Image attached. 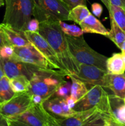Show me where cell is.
Returning <instances> with one entry per match:
<instances>
[{"instance_id":"32","label":"cell","mask_w":125,"mask_h":126,"mask_svg":"<svg viewBox=\"0 0 125 126\" xmlns=\"http://www.w3.org/2000/svg\"><path fill=\"white\" fill-rule=\"evenodd\" d=\"M91 11L94 16L98 18H100L103 12L102 6L98 2H94L91 5Z\"/></svg>"},{"instance_id":"24","label":"cell","mask_w":125,"mask_h":126,"mask_svg":"<svg viewBox=\"0 0 125 126\" xmlns=\"http://www.w3.org/2000/svg\"><path fill=\"white\" fill-rule=\"evenodd\" d=\"M14 94L10 85L9 79L4 75L0 79V103L9 100Z\"/></svg>"},{"instance_id":"8","label":"cell","mask_w":125,"mask_h":126,"mask_svg":"<svg viewBox=\"0 0 125 126\" xmlns=\"http://www.w3.org/2000/svg\"><path fill=\"white\" fill-rule=\"evenodd\" d=\"M33 105L31 95L28 92L15 94L9 100L0 103V113L6 119L25 111Z\"/></svg>"},{"instance_id":"2","label":"cell","mask_w":125,"mask_h":126,"mask_svg":"<svg viewBox=\"0 0 125 126\" xmlns=\"http://www.w3.org/2000/svg\"><path fill=\"white\" fill-rule=\"evenodd\" d=\"M66 74L53 70H40L31 79L28 92L31 95H38L44 99L51 97L58 87L65 81Z\"/></svg>"},{"instance_id":"34","label":"cell","mask_w":125,"mask_h":126,"mask_svg":"<svg viewBox=\"0 0 125 126\" xmlns=\"http://www.w3.org/2000/svg\"><path fill=\"white\" fill-rule=\"evenodd\" d=\"M112 5L118 6L125 9V0H110Z\"/></svg>"},{"instance_id":"35","label":"cell","mask_w":125,"mask_h":126,"mask_svg":"<svg viewBox=\"0 0 125 126\" xmlns=\"http://www.w3.org/2000/svg\"><path fill=\"white\" fill-rule=\"evenodd\" d=\"M5 45H9V44L4 33L0 30V49Z\"/></svg>"},{"instance_id":"40","label":"cell","mask_w":125,"mask_h":126,"mask_svg":"<svg viewBox=\"0 0 125 126\" xmlns=\"http://www.w3.org/2000/svg\"><path fill=\"white\" fill-rule=\"evenodd\" d=\"M120 50H121V54L123 55V57L124 60H125V41L124 42L123 44H122V46H121Z\"/></svg>"},{"instance_id":"43","label":"cell","mask_w":125,"mask_h":126,"mask_svg":"<svg viewBox=\"0 0 125 126\" xmlns=\"http://www.w3.org/2000/svg\"><path fill=\"white\" fill-rule=\"evenodd\" d=\"M4 4V0H0V7Z\"/></svg>"},{"instance_id":"31","label":"cell","mask_w":125,"mask_h":126,"mask_svg":"<svg viewBox=\"0 0 125 126\" xmlns=\"http://www.w3.org/2000/svg\"><path fill=\"white\" fill-rule=\"evenodd\" d=\"M64 2L70 9L78 5H85L87 3V0H61Z\"/></svg>"},{"instance_id":"44","label":"cell","mask_w":125,"mask_h":126,"mask_svg":"<svg viewBox=\"0 0 125 126\" xmlns=\"http://www.w3.org/2000/svg\"><path fill=\"white\" fill-rule=\"evenodd\" d=\"M107 116H108V115H107ZM107 116H105V126H109V124H108L107 119Z\"/></svg>"},{"instance_id":"6","label":"cell","mask_w":125,"mask_h":126,"mask_svg":"<svg viewBox=\"0 0 125 126\" xmlns=\"http://www.w3.org/2000/svg\"><path fill=\"white\" fill-rule=\"evenodd\" d=\"M53 117L42 105H33L23 113L6 118L7 126H50Z\"/></svg>"},{"instance_id":"22","label":"cell","mask_w":125,"mask_h":126,"mask_svg":"<svg viewBox=\"0 0 125 126\" xmlns=\"http://www.w3.org/2000/svg\"><path fill=\"white\" fill-rule=\"evenodd\" d=\"M89 14H91V12L85 5H78L70 9L68 20L73 21L79 25Z\"/></svg>"},{"instance_id":"11","label":"cell","mask_w":125,"mask_h":126,"mask_svg":"<svg viewBox=\"0 0 125 126\" xmlns=\"http://www.w3.org/2000/svg\"><path fill=\"white\" fill-rule=\"evenodd\" d=\"M13 48L15 60L35 65L45 70H55L49 62L36 49L31 43H29L25 46L20 47H13Z\"/></svg>"},{"instance_id":"39","label":"cell","mask_w":125,"mask_h":126,"mask_svg":"<svg viewBox=\"0 0 125 126\" xmlns=\"http://www.w3.org/2000/svg\"><path fill=\"white\" fill-rule=\"evenodd\" d=\"M102 2L104 3V4L105 5V7H107V9H108L109 12L110 11V6H111V4H110V0H100Z\"/></svg>"},{"instance_id":"12","label":"cell","mask_w":125,"mask_h":126,"mask_svg":"<svg viewBox=\"0 0 125 126\" xmlns=\"http://www.w3.org/2000/svg\"><path fill=\"white\" fill-rule=\"evenodd\" d=\"M1 60L4 75L9 79L23 76L31 80L36 73L43 69L15 59H1Z\"/></svg>"},{"instance_id":"26","label":"cell","mask_w":125,"mask_h":126,"mask_svg":"<svg viewBox=\"0 0 125 126\" xmlns=\"http://www.w3.org/2000/svg\"><path fill=\"white\" fill-rule=\"evenodd\" d=\"M60 28L66 35L74 37H80L83 36V32L80 27L75 25H69L64 21H59Z\"/></svg>"},{"instance_id":"5","label":"cell","mask_w":125,"mask_h":126,"mask_svg":"<svg viewBox=\"0 0 125 126\" xmlns=\"http://www.w3.org/2000/svg\"><path fill=\"white\" fill-rule=\"evenodd\" d=\"M69 11L61 0H34L33 16L39 22L67 21Z\"/></svg>"},{"instance_id":"14","label":"cell","mask_w":125,"mask_h":126,"mask_svg":"<svg viewBox=\"0 0 125 126\" xmlns=\"http://www.w3.org/2000/svg\"><path fill=\"white\" fill-rule=\"evenodd\" d=\"M42 105L49 114L56 118H69L78 113L69 107L65 99L53 96L44 101Z\"/></svg>"},{"instance_id":"30","label":"cell","mask_w":125,"mask_h":126,"mask_svg":"<svg viewBox=\"0 0 125 126\" xmlns=\"http://www.w3.org/2000/svg\"><path fill=\"white\" fill-rule=\"evenodd\" d=\"M39 27H40L39 21L36 18H31L27 24L26 31L34 32V33H39Z\"/></svg>"},{"instance_id":"45","label":"cell","mask_w":125,"mask_h":126,"mask_svg":"<svg viewBox=\"0 0 125 126\" xmlns=\"http://www.w3.org/2000/svg\"><path fill=\"white\" fill-rule=\"evenodd\" d=\"M123 100H124V102H125V97H124V98H123Z\"/></svg>"},{"instance_id":"10","label":"cell","mask_w":125,"mask_h":126,"mask_svg":"<svg viewBox=\"0 0 125 126\" xmlns=\"http://www.w3.org/2000/svg\"><path fill=\"white\" fill-rule=\"evenodd\" d=\"M72 76L80 80L85 84L107 88L108 72L96 66L80 63L78 73Z\"/></svg>"},{"instance_id":"17","label":"cell","mask_w":125,"mask_h":126,"mask_svg":"<svg viewBox=\"0 0 125 126\" xmlns=\"http://www.w3.org/2000/svg\"><path fill=\"white\" fill-rule=\"evenodd\" d=\"M83 33H95L104 36H107L109 31L103 25L102 23L91 14L79 24Z\"/></svg>"},{"instance_id":"23","label":"cell","mask_w":125,"mask_h":126,"mask_svg":"<svg viewBox=\"0 0 125 126\" xmlns=\"http://www.w3.org/2000/svg\"><path fill=\"white\" fill-rule=\"evenodd\" d=\"M10 85L15 94L28 92L30 80L23 76L9 79Z\"/></svg>"},{"instance_id":"36","label":"cell","mask_w":125,"mask_h":126,"mask_svg":"<svg viewBox=\"0 0 125 126\" xmlns=\"http://www.w3.org/2000/svg\"><path fill=\"white\" fill-rule=\"evenodd\" d=\"M66 103H67V105L69 106V107L72 108V109H73V108L74 107L76 103L75 102L70 96H69L68 97H67V98H66Z\"/></svg>"},{"instance_id":"37","label":"cell","mask_w":125,"mask_h":126,"mask_svg":"<svg viewBox=\"0 0 125 126\" xmlns=\"http://www.w3.org/2000/svg\"><path fill=\"white\" fill-rule=\"evenodd\" d=\"M107 119L108 124H109V126H123L120 125L119 124L116 123L115 121L113 120L109 116H107Z\"/></svg>"},{"instance_id":"7","label":"cell","mask_w":125,"mask_h":126,"mask_svg":"<svg viewBox=\"0 0 125 126\" xmlns=\"http://www.w3.org/2000/svg\"><path fill=\"white\" fill-rule=\"evenodd\" d=\"M93 108H98L103 114L110 116L109 95L101 86H92L84 97L75 103L73 110L80 112Z\"/></svg>"},{"instance_id":"25","label":"cell","mask_w":125,"mask_h":126,"mask_svg":"<svg viewBox=\"0 0 125 126\" xmlns=\"http://www.w3.org/2000/svg\"><path fill=\"white\" fill-rule=\"evenodd\" d=\"M109 12L110 18H112L120 28L125 31V9L111 4Z\"/></svg>"},{"instance_id":"21","label":"cell","mask_w":125,"mask_h":126,"mask_svg":"<svg viewBox=\"0 0 125 126\" xmlns=\"http://www.w3.org/2000/svg\"><path fill=\"white\" fill-rule=\"evenodd\" d=\"M107 37L120 49L125 41V31L120 28L112 18H110V30Z\"/></svg>"},{"instance_id":"18","label":"cell","mask_w":125,"mask_h":126,"mask_svg":"<svg viewBox=\"0 0 125 126\" xmlns=\"http://www.w3.org/2000/svg\"><path fill=\"white\" fill-rule=\"evenodd\" d=\"M107 88L113 95L123 99L125 96V73L112 75L108 73Z\"/></svg>"},{"instance_id":"27","label":"cell","mask_w":125,"mask_h":126,"mask_svg":"<svg viewBox=\"0 0 125 126\" xmlns=\"http://www.w3.org/2000/svg\"><path fill=\"white\" fill-rule=\"evenodd\" d=\"M71 82L64 81L63 83L61 84L60 86L57 88L55 93L53 95V97H58V98L65 99L70 96L71 94Z\"/></svg>"},{"instance_id":"15","label":"cell","mask_w":125,"mask_h":126,"mask_svg":"<svg viewBox=\"0 0 125 126\" xmlns=\"http://www.w3.org/2000/svg\"><path fill=\"white\" fill-rule=\"evenodd\" d=\"M0 30L5 35L9 44L12 46L20 47L28 45L30 43L24 32L15 30L5 23H0Z\"/></svg>"},{"instance_id":"42","label":"cell","mask_w":125,"mask_h":126,"mask_svg":"<svg viewBox=\"0 0 125 126\" xmlns=\"http://www.w3.org/2000/svg\"><path fill=\"white\" fill-rule=\"evenodd\" d=\"M50 126H58V125H56V124L55 123V122H54V118H53V119L52 123H51V124Z\"/></svg>"},{"instance_id":"13","label":"cell","mask_w":125,"mask_h":126,"mask_svg":"<svg viewBox=\"0 0 125 126\" xmlns=\"http://www.w3.org/2000/svg\"><path fill=\"white\" fill-rule=\"evenodd\" d=\"M102 114L103 113L98 108H93L84 111L78 112L69 118H56L53 117L54 122L58 126H84Z\"/></svg>"},{"instance_id":"19","label":"cell","mask_w":125,"mask_h":126,"mask_svg":"<svg viewBox=\"0 0 125 126\" xmlns=\"http://www.w3.org/2000/svg\"><path fill=\"white\" fill-rule=\"evenodd\" d=\"M107 71L112 75H121L125 73V62L121 53H115L106 61Z\"/></svg>"},{"instance_id":"38","label":"cell","mask_w":125,"mask_h":126,"mask_svg":"<svg viewBox=\"0 0 125 126\" xmlns=\"http://www.w3.org/2000/svg\"><path fill=\"white\" fill-rule=\"evenodd\" d=\"M0 126H7V122L5 118L0 113Z\"/></svg>"},{"instance_id":"16","label":"cell","mask_w":125,"mask_h":126,"mask_svg":"<svg viewBox=\"0 0 125 126\" xmlns=\"http://www.w3.org/2000/svg\"><path fill=\"white\" fill-rule=\"evenodd\" d=\"M110 116L120 125L125 126V103L123 98L115 95H109Z\"/></svg>"},{"instance_id":"33","label":"cell","mask_w":125,"mask_h":126,"mask_svg":"<svg viewBox=\"0 0 125 126\" xmlns=\"http://www.w3.org/2000/svg\"><path fill=\"white\" fill-rule=\"evenodd\" d=\"M32 102L34 105H42L44 102V99L38 95H31Z\"/></svg>"},{"instance_id":"20","label":"cell","mask_w":125,"mask_h":126,"mask_svg":"<svg viewBox=\"0 0 125 126\" xmlns=\"http://www.w3.org/2000/svg\"><path fill=\"white\" fill-rule=\"evenodd\" d=\"M71 80L70 97L77 103L87 93L88 89L84 82L74 76H68Z\"/></svg>"},{"instance_id":"29","label":"cell","mask_w":125,"mask_h":126,"mask_svg":"<svg viewBox=\"0 0 125 126\" xmlns=\"http://www.w3.org/2000/svg\"><path fill=\"white\" fill-rule=\"evenodd\" d=\"M106 114H102L86 124L84 126H105Z\"/></svg>"},{"instance_id":"3","label":"cell","mask_w":125,"mask_h":126,"mask_svg":"<svg viewBox=\"0 0 125 126\" xmlns=\"http://www.w3.org/2000/svg\"><path fill=\"white\" fill-rule=\"evenodd\" d=\"M6 10L2 23L24 32L31 19L34 0H5Z\"/></svg>"},{"instance_id":"4","label":"cell","mask_w":125,"mask_h":126,"mask_svg":"<svg viewBox=\"0 0 125 126\" xmlns=\"http://www.w3.org/2000/svg\"><path fill=\"white\" fill-rule=\"evenodd\" d=\"M66 38L70 52L78 64L93 65L107 71L106 61L108 57L93 50L87 44L83 36L74 37L66 35Z\"/></svg>"},{"instance_id":"1","label":"cell","mask_w":125,"mask_h":126,"mask_svg":"<svg viewBox=\"0 0 125 126\" xmlns=\"http://www.w3.org/2000/svg\"><path fill=\"white\" fill-rule=\"evenodd\" d=\"M39 33L53 48L67 76L77 73L79 64L70 52L66 34L61 30L59 21L40 22Z\"/></svg>"},{"instance_id":"28","label":"cell","mask_w":125,"mask_h":126,"mask_svg":"<svg viewBox=\"0 0 125 126\" xmlns=\"http://www.w3.org/2000/svg\"><path fill=\"white\" fill-rule=\"evenodd\" d=\"M14 48L11 45H5L0 49V58L2 59H15Z\"/></svg>"},{"instance_id":"41","label":"cell","mask_w":125,"mask_h":126,"mask_svg":"<svg viewBox=\"0 0 125 126\" xmlns=\"http://www.w3.org/2000/svg\"><path fill=\"white\" fill-rule=\"evenodd\" d=\"M4 75V72L3 70V66H2V62H1V58H0V79Z\"/></svg>"},{"instance_id":"9","label":"cell","mask_w":125,"mask_h":126,"mask_svg":"<svg viewBox=\"0 0 125 126\" xmlns=\"http://www.w3.org/2000/svg\"><path fill=\"white\" fill-rule=\"evenodd\" d=\"M24 33L30 43H31L36 49L49 62L55 70L62 71L66 75L59 61L56 53L42 36L40 35L39 33H34L28 31H25Z\"/></svg>"}]
</instances>
